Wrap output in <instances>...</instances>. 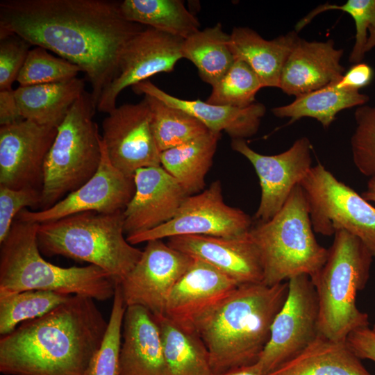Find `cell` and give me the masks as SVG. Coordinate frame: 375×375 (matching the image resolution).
Masks as SVG:
<instances>
[{
	"label": "cell",
	"instance_id": "6da1fadb",
	"mask_svg": "<svg viewBox=\"0 0 375 375\" xmlns=\"http://www.w3.org/2000/svg\"><path fill=\"white\" fill-rule=\"evenodd\" d=\"M110 0H2L0 36L15 34L78 66L96 107L127 42L143 30Z\"/></svg>",
	"mask_w": 375,
	"mask_h": 375
},
{
	"label": "cell",
	"instance_id": "7a4b0ae2",
	"mask_svg": "<svg viewBox=\"0 0 375 375\" xmlns=\"http://www.w3.org/2000/svg\"><path fill=\"white\" fill-rule=\"evenodd\" d=\"M108 322L94 299L72 295L0 339L5 375H83L104 339Z\"/></svg>",
	"mask_w": 375,
	"mask_h": 375
},
{
	"label": "cell",
	"instance_id": "3957f363",
	"mask_svg": "<svg viewBox=\"0 0 375 375\" xmlns=\"http://www.w3.org/2000/svg\"><path fill=\"white\" fill-rule=\"evenodd\" d=\"M288 294V281L240 285L201 321L213 375L257 362Z\"/></svg>",
	"mask_w": 375,
	"mask_h": 375
},
{
	"label": "cell",
	"instance_id": "277c9868",
	"mask_svg": "<svg viewBox=\"0 0 375 375\" xmlns=\"http://www.w3.org/2000/svg\"><path fill=\"white\" fill-rule=\"evenodd\" d=\"M38 226L15 219L0 244V291L46 290L99 301L114 297L117 284L104 269L93 265L61 267L44 260L38 244Z\"/></svg>",
	"mask_w": 375,
	"mask_h": 375
},
{
	"label": "cell",
	"instance_id": "5b68a950",
	"mask_svg": "<svg viewBox=\"0 0 375 375\" xmlns=\"http://www.w3.org/2000/svg\"><path fill=\"white\" fill-rule=\"evenodd\" d=\"M123 211L84 212L39 224L40 251L48 256H62L97 266L119 285L142 253L124 237Z\"/></svg>",
	"mask_w": 375,
	"mask_h": 375
},
{
	"label": "cell",
	"instance_id": "8992f818",
	"mask_svg": "<svg viewBox=\"0 0 375 375\" xmlns=\"http://www.w3.org/2000/svg\"><path fill=\"white\" fill-rule=\"evenodd\" d=\"M373 257L357 237L344 231L334 234L325 263L310 277L318 299L319 335L345 342L354 330L369 326L356 295L367 283Z\"/></svg>",
	"mask_w": 375,
	"mask_h": 375
},
{
	"label": "cell",
	"instance_id": "52a82bcc",
	"mask_svg": "<svg viewBox=\"0 0 375 375\" xmlns=\"http://www.w3.org/2000/svg\"><path fill=\"white\" fill-rule=\"evenodd\" d=\"M257 223L249 234L260 256L264 284L272 286L303 274L311 277L325 263L328 249L316 240L299 184L272 218Z\"/></svg>",
	"mask_w": 375,
	"mask_h": 375
},
{
	"label": "cell",
	"instance_id": "ba28073f",
	"mask_svg": "<svg viewBox=\"0 0 375 375\" xmlns=\"http://www.w3.org/2000/svg\"><path fill=\"white\" fill-rule=\"evenodd\" d=\"M96 110L91 94L84 91L58 126L44 165L40 210L56 204L97 171L102 138L93 120Z\"/></svg>",
	"mask_w": 375,
	"mask_h": 375
},
{
	"label": "cell",
	"instance_id": "9c48e42d",
	"mask_svg": "<svg viewBox=\"0 0 375 375\" xmlns=\"http://www.w3.org/2000/svg\"><path fill=\"white\" fill-rule=\"evenodd\" d=\"M299 185L314 232L331 236L347 231L375 257V207L320 163L312 167Z\"/></svg>",
	"mask_w": 375,
	"mask_h": 375
},
{
	"label": "cell",
	"instance_id": "30bf717a",
	"mask_svg": "<svg viewBox=\"0 0 375 375\" xmlns=\"http://www.w3.org/2000/svg\"><path fill=\"white\" fill-rule=\"evenodd\" d=\"M252 224L249 215L224 201L221 182L216 181L202 192L188 196L167 222L126 238L132 245L188 235L235 238L248 233Z\"/></svg>",
	"mask_w": 375,
	"mask_h": 375
},
{
	"label": "cell",
	"instance_id": "8fae6325",
	"mask_svg": "<svg viewBox=\"0 0 375 375\" xmlns=\"http://www.w3.org/2000/svg\"><path fill=\"white\" fill-rule=\"evenodd\" d=\"M288 281V297L257 361L264 375L297 356L319 335L318 299L310 276L299 275Z\"/></svg>",
	"mask_w": 375,
	"mask_h": 375
},
{
	"label": "cell",
	"instance_id": "7c38bea8",
	"mask_svg": "<svg viewBox=\"0 0 375 375\" xmlns=\"http://www.w3.org/2000/svg\"><path fill=\"white\" fill-rule=\"evenodd\" d=\"M102 122L103 135L111 164L128 177L137 170L160 166V151L153 129L149 105L144 99L137 103L116 107Z\"/></svg>",
	"mask_w": 375,
	"mask_h": 375
},
{
	"label": "cell",
	"instance_id": "4fadbf2b",
	"mask_svg": "<svg viewBox=\"0 0 375 375\" xmlns=\"http://www.w3.org/2000/svg\"><path fill=\"white\" fill-rule=\"evenodd\" d=\"M147 242L140 260L119 285L126 306H141L161 317L170 292L194 258L161 240Z\"/></svg>",
	"mask_w": 375,
	"mask_h": 375
},
{
	"label": "cell",
	"instance_id": "5bb4252c",
	"mask_svg": "<svg viewBox=\"0 0 375 375\" xmlns=\"http://www.w3.org/2000/svg\"><path fill=\"white\" fill-rule=\"evenodd\" d=\"M231 148L251 163L259 178L261 196L254 215L257 222L272 218L312 167V145L306 137L297 140L288 150L272 156L256 152L244 139H233Z\"/></svg>",
	"mask_w": 375,
	"mask_h": 375
},
{
	"label": "cell",
	"instance_id": "9a60e30c",
	"mask_svg": "<svg viewBox=\"0 0 375 375\" xmlns=\"http://www.w3.org/2000/svg\"><path fill=\"white\" fill-rule=\"evenodd\" d=\"M183 39L148 27L135 34L124 47L118 72L103 91L97 110L109 113L123 90L162 72H170L183 58Z\"/></svg>",
	"mask_w": 375,
	"mask_h": 375
},
{
	"label": "cell",
	"instance_id": "2e32d148",
	"mask_svg": "<svg viewBox=\"0 0 375 375\" xmlns=\"http://www.w3.org/2000/svg\"><path fill=\"white\" fill-rule=\"evenodd\" d=\"M101 153L97 171L80 188L47 209L36 211L24 209L16 219L42 224L84 212L123 211L135 192L133 178L125 176L111 164L103 140Z\"/></svg>",
	"mask_w": 375,
	"mask_h": 375
},
{
	"label": "cell",
	"instance_id": "e0dca14e",
	"mask_svg": "<svg viewBox=\"0 0 375 375\" xmlns=\"http://www.w3.org/2000/svg\"><path fill=\"white\" fill-rule=\"evenodd\" d=\"M57 131L26 119L0 126V185L41 190L45 160Z\"/></svg>",
	"mask_w": 375,
	"mask_h": 375
},
{
	"label": "cell",
	"instance_id": "ac0fdd59",
	"mask_svg": "<svg viewBox=\"0 0 375 375\" xmlns=\"http://www.w3.org/2000/svg\"><path fill=\"white\" fill-rule=\"evenodd\" d=\"M238 285L215 267L194 258L170 292L165 317L185 331L197 332L201 321Z\"/></svg>",
	"mask_w": 375,
	"mask_h": 375
},
{
	"label": "cell",
	"instance_id": "d6986e66",
	"mask_svg": "<svg viewBox=\"0 0 375 375\" xmlns=\"http://www.w3.org/2000/svg\"><path fill=\"white\" fill-rule=\"evenodd\" d=\"M133 181L135 192L123 211L126 237L167 222L190 196L161 165L139 169Z\"/></svg>",
	"mask_w": 375,
	"mask_h": 375
},
{
	"label": "cell",
	"instance_id": "ffe728a7",
	"mask_svg": "<svg viewBox=\"0 0 375 375\" xmlns=\"http://www.w3.org/2000/svg\"><path fill=\"white\" fill-rule=\"evenodd\" d=\"M167 244L210 264L239 285L263 282L260 256L249 232L235 238L198 235L174 236L168 238Z\"/></svg>",
	"mask_w": 375,
	"mask_h": 375
},
{
	"label": "cell",
	"instance_id": "44dd1931",
	"mask_svg": "<svg viewBox=\"0 0 375 375\" xmlns=\"http://www.w3.org/2000/svg\"><path fill=\"white\" fill-rule=\"evenodd\" d=\"M343 53L331 39L299 38L283 67L278 88L297 97L338 81L345 73L340 63Z\"/></svg>",
	"mask_w": 375,
	"mask_h": 375
},
{
	"label": "cell",
	"instance_id": "7402d4cb",
	"mask_svg": "<svg viewBox=\"0 0 375 375\" xmlns=\"http://www.w3.org/2000/svg\"><path fill=\"white\" fill-rule=\"evenodd\" d=\"M122 327L119 375H170L154 316L141 306H126Z\"/></svg>",
	"mask_w": 375,
	"mask_h": 375
},
{
	"label": "cell",
	"instance_id": "603a6c76",
	"mask_svg": "<svg viewBox=\"0 0 375 375\" xmlns=\"http://www.w3.org/2000/svg\"><path fill=\"white\" fill-rule=\"evenodd\" d=\"M137 94L153 97L163 103L181 109L203 123L213 132H226L233 139H244L255 135L266 112L261 103L239 108L209 103L200 99L185 100L172 96L149 81L132 87Z\"/></svg>",
	"mask_w": 375,
	"mask_h": 375
},
{
	"label": "cell",
	"instance_id": "cb8c5ba5",
	"mask_svg": "<svg viewBox=\"0 0 375 375\" xmlns=\"http://www.w3.org/2000/svg\"><path fill=\"white\" fill-rule=\"evenodd\" d=\"M299 38L292 31L267 40L250 28L239 26L233 29L229 46L235 59L253 70L262 88H278L283 67Z\"/></svg>",
	"mask_w": 375,
	"mask_h": 375
},
{
	"label": "cell",
	"instance_id": "d4e9b609",
	"mask_svg": "<svg viewBox=\"0 0 375 375\" xmlns=\"http://www.w3.org/2000/svg\"><path fill=\"white\" fill-rule=\"evenodd\" d=\"M345 342L322 335L267 375H373Z\"/></svg>",
	"mask_w": 375,
	"mask_h": 375
},
{
	"label": "cell",
	"instance_id": "484cf974",
	"mask_svg": "<svg viewBox=\"0 0 375 375\" xmlns=\"http://www.w3.org/2000/svg\"><path fill=\"white\" fill-rule=\"evenodd\" d=\"M85 91L83 78L28 86L14 90L24 119L58 127L68 111Z\"/></svg>",
	"mask_w": 375,
	"mask_h": 375
},
{
	"label": "cell",
	"instance_id": "4316f807",
	"mask_svg": "<svg viewBox=\"0 0 375 375\" xmlns=\"http://www.w3.org/2000/svg\"><path fill=\"white\" fill-rule=\"evenodd\" d=\"M221 133L209 131L191 141L160 153L161 166L189 195L202 192Z\"/></svg>",
	"mask_w": 375,
	"mask_h": 375
},
{
	"label": "cell",
	"instance_id": "83f0119b",
	"mask_svg": "<svg viewBox=\"0 0 375 375\" xmlns=\"http://www.w3.org/2000/svg\"><path fill=\"white\" fill-rule=\"evenodd\" d=\"M369 99L368 95L359 90L340 88L335 82L297 97L288 105L273 108L272 112L277 117H289L288 124L302 117H312L327 128L339 112L364 106Z\"/></svg>",
	"mask_w": 375,
	"mask_h": 375
},
{
	"label": "cell",
	"instance_id": "f1b7e54d",
	"mask_svg": "<svg viewBox=\"0 0 375 375\" xmlns=\"http://www.w3.org/2000/svg\"><path fill=\"white\" fill-rule=\"evenodd\" d=\"M120 8L128 21L183 40L199 31L198 19L181 0H124Z\"/></svg>",
	"mask_w": 375,
	"mask_h": 375
},
{
	"label": "cell",
	"instance_id": "f546056e",
	"mask_svg": "<svg viewBox=\"0 0 375 375\" xmlns=\"http://www.w3.org/2000/svg\"><path fill=\"white\" fill-rule=\"evenodd\" d=\"M154 317L170 375H213L208 351L197 332L185 331L165 316Z\"/></svg>",
	"mask_w": 375,
	"mask_h": 375
},
{
	"label": "cell",
	"instance_id": "4dcf8cb0",
	"mask_svg": "<svg viewBox=\"0 0 375 375\" xmlns=\"http://www.w3.org/2000/svg\"><path fill=\"white\" fill-rule=\"evenodd\" d=\"M229 40L230 35L224 31L220 23L199 30L183 40V58L191 61L202 81L213 86L235 60Z\"/></svg>",
	"mask_w": 375,
	"mask_h": 375
},
{
	"label": "cell",
	"instance_id": "1f68e13d",
	"mask_svg": "<svg viewBox=\"0 0 375 375\" xmlns=\"http://www.w3.org/2000/svg\"><path fill=\"white\" fill-rule=\"evenodd\" d=\"M152 115V129L160 153L191 141L209 131L189 113L144 95Z\"/></svg>",
	"mask_w": 375,
	"mask_h": 375
},
{
	"label": "cell",
	"instance_id": "d6a6232c",
	"mask_svg": "<svg viewBox=\"0 0 375 375\" xmlns=\"http://www.w3.org/2000/svg\"><path fill=\"white\" fill-rule=\"evenodd\" d=\"M71 296L46 290L0 291V334L6 335L17 324L43 316Z\"/></svg>",
	"mask_w": 375,
	"mask_h": 375
},
{
	"label": "cell",
	"instance_id": "836d02e7",
	"mask_svg": "<svg viewBox=\"0 0 375 375\" xmlns=\"http://www.w3.org/2000/svg\"><path fill=\"white\" fill-rule=\"evenodd\" d=\"M335 10L346 12L352 17L356 34L349 61L353 65L361 62L366 53L375 47V0H347L342 5L324 3L300 19L295 25L294 31L299 32L316 15Z\"/></svg>",
	"mask_w": 375,
	"mask_h": 375
},
{
	"label": "cell",
	"instance_id": "e575fe53",
	"mask_svg": "<svg viewBox=\"0 0 375 375\" xmlns=\"http://www.w3.org/2000/svg\"><path fill=\"white\" fill-rule=\"evenodd\" d=\"M262 83L253 70L244 62L235 60L227 72L212 86L206 102L239 108L256 103Z\"/></svg>",
	"mask_w": 375,
	"mask_h": 375
},
{
	"label": "cell",
	"instance_id": "d590c367",
	"mask_svg": "<svg viewBox=\"0 0 375 375\" xmlns=\"http://www.w3.org/2000/svg\"><path fill=\"white\" fill-rule=\"evenodd\" d=\"M79 72L78 66L35 46L30 49L16 81L19 86L58 83L76 78Z\"/></svg>",
	"mask_w": 375,
	"mask_h": 375
},
{
	"label": "cell",
	"instance_id": "8d00e7d4",
	"mask_svg": "<svg viewBox=\"0 0 375 375\" xmlns=\"http://www.w3.org/2000/svg\"><path fill=\"white\" fill-rule=\"evenodd\" d=\"M113 298L104 339L83 375H119L122 327L126 308L119 285L115 287Z\"/></svg>",
	"mask_w": 375,
	"mask_h": 375
},
{
	"label": "cell",
	"instance_id": "74e56055",
	"mask_svg": "<svg viewBox=\"0 0 375 375\" xmlns=\"http://www.w3.org/2000/svg\"><path fill=\"white\" fill-rule=\"evenodd\" d=\"M354 118L356 126L351 138L353 163L362 174L375 179V106L357 107Z\"/></svg>",
	"mask_w": 375,
	"mask_h": 375
},
{
	"label": "cell",
	"instance_id": "f35d334b",
	"mask_svg": "<svg viewBox=\"0 0 375 375\" xmlns=\"http://www.w3.org/2000/svg\"><path fill=\"white\" fill-rule=\"evenodd\" d=\"M40 202L39 189H13L0 185V244L8 236L17 215L26 207H40Z\"/></svg>",
	"mask_w": 375,
	"mask_h": 375
},
{
	"label": "cell",
	"instance_id": "ab89813d",
	"mask_svg": "<svg viewBox=\"0 0 375 375\" xmlns=\"http://www.w3.org/2000/svg\"><path fill=\"white\" fill-rule=\"evenodd\" d=\"M31 46L15 34L0 36V91L12 90Z\"/></svg>",
	"mask_w": 375,
	"mask_h": 375
},
{
	"label": "cell",
	"instance_id": "60d3db41",
	"mask_svg": "<svg viewBox=\"0 0 375 375\" xmlns=\"http://www.w3.org/2000/svg\"><path fill=\"white\" fill-rule=\"evenodd\" d=\"M346 342L360 360L367 359L375 362V332L369 326L350 333Z\"/></svg>",
	"mask_w": 375,
	"mask_h": 375
},
{
	"label": "cell",
	"instance_id": "b9f144b4",
	"mask_svg": "<svg viewBox=\"0 0 375 375\" xmlns=\"http://www.w3.org/2000/svg\"><path fill=\"white\" fill-rule=\"evenodd\" d=\"M374 75L372 67L367 63L361 62L353 65L336 84L340 88L360 91L371 83Z\"/></svg>",
	"mask_w": 375,
	"mask_h": 375
},
{
	"label": "cell",
	"instance_id": "7bdbcfd3",
	"mask_svg": "<svg viewBox=\"0 0 375 375\" xmlns=\"http://www.w3.org/2000/svg\"><path fill=\"white\" fill-rule=\"evenodd\" d=\"M23 119L14 90L0 91V126L10 124Z\"/></svg>",
	"mask_w": 375,
	"mask_h": 375
},
{
	"label": "cell",
	"instance_id": "ee69618b",
	"mask_svg": "<svg viewBox=\"0 0 375 375\" xmlns=\"http://www.w3.org/2000/svg\"><path fill=\"white\" fill-rule=\"evenodd\" d=\"M216 375H264L257 362Z\"/></svg>",
	"mask_w": 375,
	"mask_h": 375
},
{
	"label": "cell",
	"instance_id": "f6af8a7d",
	"mask_svg": "<svg viewBox=\"0 0 375 375\" xmlns=\"http://www.w3.org/2000/svg\"><path fill=\"white\" fill-rule=\"evenodd\" d=\"M361 195L367 201L375 203V179H369L367 183L366 190Z\"/></svg>",
	"mask_w": 375,
	"mask_h": 375
},
{
	"label": "cell",
	"instance_id": "bcb514c9",
	"mask_svg": "<svg viewBox=\"0 0 375 375\" xmlns=\"http://www.w3.org/2000/svg\"><path fill=\"white\" fill-rule=\"evenodd\" d=\"M375 332V324L374 325L373 328H372Z\"/></svg>",
	"mask_w": 375,
	"mask_h": 375
}]
</instances>
